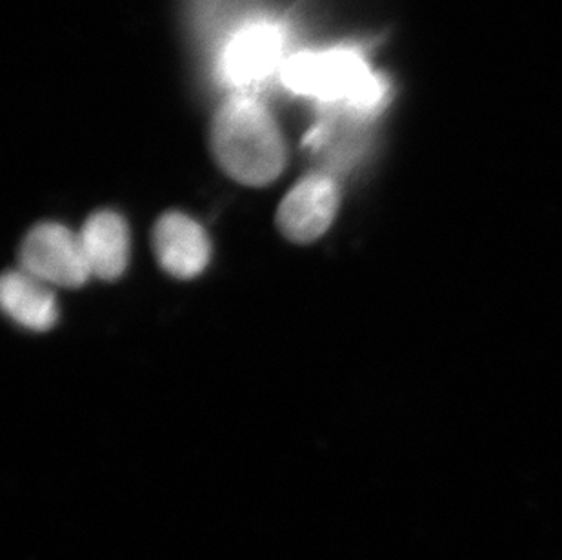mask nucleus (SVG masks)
<instances>
[{
	"mask_svg": "<svg viewBox=\"0 0 562 560\" xmlns=\"http://www.w3.org/2000/svg\"><path fill=\"white\" fill-rule=\"evenodd\" d=\"M218 166L240 184L268 186L286 168V143L276 119L255 97H229L212 124Z\"/></svg>",
	"mask_w": 562,
	"mask_h": 560,
	"instance_id": "nucleus-1",
	"label": "nucleus"
},
{
	"mask_svg": "<svg viewBox=\"0 0 562 560\" xmlns=\"http://www.w3.org/2000/svg\"><path fill=\"white\" fill-rule=\"evenodd\" d=\"M279 77L295 96L340 108L350 115H375L390 97V82L364 55L350 48L292 55Z\"/></svg>",
	"mask_w": 562,
	"mask_h": 560,
	"instance_id": "nucleus-2",
	"label": "nucleus"
},
{
	"mask_svg": "<svg viewBox=\"0 0 562 560\" xmlns=\"http://www.w3.org/2000/svg\"><path fill=\"white\" fill-rule=\"evenodd\" d=\"M284 48L286 35L277 22L266 19L245 22L218 52V77L224 85L243 93L246 88L270 79L271 75H281L288 60Z\"/></svg>",
	"mask_w": 562,
	"mask_h": 560,
	"instance_id": "nucleus-3",
	"label": "nucleus"
},
{
	"mask_svg": "<svg viewBox=\"0 0 562 560\" xmlns=\"http://www.w3.org/2000/svg\"><path fill=\"white\" fill-rule=\"evenodd\" d=\"M21 270L52 288L75 290L90 280L79 233L64 224L43 223L27 233L21 248Z\"/></svg>",
	"mask_w": 562,
	"mask_h": 560,
	"instance_id": "nucleus-4",
	"label": "nucleus"
},
{
	"mask_svg": "<svg viewBox=\"0 0 562 560\" xmlns=\"http://www.w3.org/2000/svg\"><path fill=\"white\" fill-rule=\"evenodd\" d=\"M339 204V182L334 175L318 169L288 191L277 212V224L292 243H313L334 224Z\"/></svg>",
	"mask_w": 562,
	"mask_h": 560,
	"instance_id": "nucleus-5",
	"label": "nucleus"
},
{
	"mask_svg": "<svg viewBox=\"0 0 562 560\" xmlns=\"http://www.w3.org/2000/svg\"><path fill=\"white\" fill-rule=\"evenodd\" d=\"M154 251L162 270L176 279L191 280L210 265L212 243L196 221L184 213L170 212L155 224Z\"/></svg>",
	"mask_w": 562,
	"mask_h": 560,
	"instance_id": "nucleus-6",
	"label": "nucleus"
},
{
	"mask_svg": "<svg viewBox=\"0 0 562 560\" xmlns=\"http://www.w3.org/2000/svg\"><path fill=\"white\" fill-rule=\"evenodd\" d=\"M91 277L115 280L130 262V229L119 213L97 212L86 221L79 233Z\"/></svg>",
	"mask_w": 562,
	"mask_h": 560,
	"instance_id": "nucleus-7",
	"label": "nucleus"
},
{
	"mask_svg": "<svg viewBox=\"0 0 562 560\" xmlns=\"http://www.w3.org/2000/svg\"><path fill=\"white\" fill-rule=\"evenodd\" d=\"M0 302L13 323L32 332H46L59 321V304L52 285L24 270L5 273L0 284Z\"/></svg>",
	"mask_w": 562,
	"mask_h": 560,
	"instance_id": "nucleus-8",
	"label": "nucleus"
}]
</instances>
